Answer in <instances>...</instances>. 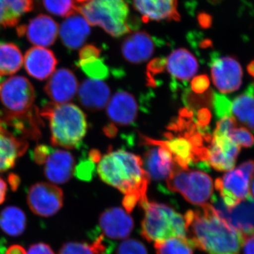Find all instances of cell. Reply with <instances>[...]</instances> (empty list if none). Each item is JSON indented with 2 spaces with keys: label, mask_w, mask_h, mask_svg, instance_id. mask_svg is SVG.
Masks as SVG:
<instances>
[{
  "label": "cell",
  "mask_w": 254,
  "mask_h": 254,
  "mask_svg": "<svg viewBox=\"0 0 254 254\" xmlns=\"http://www.w3.org/2000/svg\"><path fill=\"white\" fill-rule=\"evenodd\" d=\"M143 141L150 146L142 160L145 173L154 181L168 180L175 168L173 155L161 141L143 137Z\"/></svg>",
  "instance_id": "cell-10"
},
{
  "label": "cell",
  "mask_w": 254,
  "mask_h": 254,
  "mask_svg": "<svg viewBox=\"0 0 254 254\" xmlns=\"http://www.w3.org/2000/svg\"><path fill=\"white\" fill-rule=\"evenodd\" d=\"M6 193H7V185L4 180L0 177V204L4 203L6 200Z\"/></svg>",
  "instance_id": "cell-50"
},
{
  "label": "cell",
  "mask_w": 254,
  "mask_h": 254,
  "mask_svg": "<svg viewBox=\"0 0 254 254\" xmlns=\"http://www.w3.org/2000/svg\"><path fill=\"white\" fill-rule=\"evenodd\" d=\"M40 115L49 122L51 143L75 149L81 146L88 130L86 115L72 103H45Z\"/></svg>",
  "instance_id": "cell-3"
},
{
  "label": "cell",
  "mask_w": 254,
  "mask_h": 254,
  "mask_svg": "<svg viewBox=\"0 0 254 254\" xmlns=\"http://www.w3.org/2000/svg\"><path fill=\"white\" fill-rule=\"evenodd\" d=\"M135 9L145 23L150 21H180L177 0H133Z\"/></svg>",
  "instance_id": "cell-18"
},
{
  "label": "cell",
  "mask_w": 254,
  "mask_h": 254,
  "mask_svg": "<svg viewBox=\"0 0 254 254\" xmlns=\"http://www.w3.org/2000/svg\"><path fill=\"white\" fill-rule=\"evenodd\" d=\"M165 62L166 59L165 58H155L148 64L147 76L149 81L153 80L155 74L163 72L165 67Z\"/></svg>",
  "instance_id": "cell-41"
},
{
  "label": "cell",
  "mask_w": 254,
  "mask_h": 254,
  "mask_svg": "<svg viewBox=\"0 0 254 254\" xmlns=\"http://www.w3.org/2000/svg\"><path fill=\"white\" fill-rule=\"evenodd\" d=\"M75 168L74 158L66 150L53 148L44 163V174L53 183H66L71 180Z\"/></svg>",
  "instance_id": "cell-19"
},
{
  "label": "cell",
  "mask_w": 254,
  "mask_h": 254,
  "mask_svg": "<svg viewBox=\"0 0 254 254\" xmlns=\"http://www.w3.org/2000/svg\"><path fill=\"white\" fill-rule=\"evenodd\" d=\"M76 64L91 79H105L109 75L108 66L99 58L79 60Z\"/></svg>",
  "instance_id": "cell-33"
},
{
  "label": "cell",
  "mask_w": 254,
  "mask_h": 254,
  "mask_svg": "<svg viewBox=\"0 0 254 254\" xmlns=\"http://www.w3.org/2000/svg\"><path fill=\"white\" fill-rule=\"evenodd\" d=\"M211 76L214 85L223 93L237 91L242 83V66L235 58L229 56L213 58Z\"/></svg>",
  "instance_id": "cell-11"
},
{
  "label": "cell",
  "mask_w": 254,
  "mask_h": 254,
  "mask_svg": "<svg viewBox=\"0 0 254 254\" xmlns=\"http://www.w3.org/2000/svg\"><path fill=\"white\" fill-rule=\"evenodd\" d=\"M167 185L169 190L181 193L187 201L194 205L205 204L213 193V180L208 175L176 165L167 180Z\"/></svg>",
  "instance_id": "cell-6"
},
{
  "label": "cell",
  "mask_w": 254,
  "mask_h": 254,
  "mask_svg": "<svg viewBox=\"0 0 254 254\" xmlns=\"http://www.w3.org/2000/svg\"><path fill=\"white\" fill-rule=\"evenodd\" d=\"M95 163L91 159L83 158L80 160L77 166L74 168L73 175L81 181L89 182L95 173Z\"/></svg>",
  "instance_id": "cell-35"
},
{
  "label": "cell",
  "mask_w": 254,
  "mask_h": 254,
  "mask_svg": "<svg viewBox=\"0 0 254 254\" xmlns=\"http://www.w3.org/2000/svg\"><path fill=\"white\" fill-rule=\"evenodd\" d=\"M198 21L200 27L208 28L212 24V17L206 13H200L198 16Z\"/></svg>",
  "instance_id": "cell-47"
},
{
  "label": "cell",
  "mask_w": 254,
  "mask_h": 254,
  "mask_svg": "<svg viewBox=\"0 0 254 254\" xmlns=\"http://www.w3.org/2000/svg\"><path fill=\"white\" fill-rule=\"evenodd\" d=\"M97 171L103 182L125 195L123 203L127 213L146 199L150 178L138 155L124 150L109 152L100 158Z\"/></svg>",
  "instance_id": "cell-2"
},
{
  "label": "cell",
  "mask_w": 254,
  "mask_h": 254,
  "mask_svg": "<svg viewBox=\"0 0 254 254\" xmlns=\"http://www.w3.org/2000/svg\"><path fill=\"white\" fill-rule=\"evenodd\" d=\"M232 115L237 123L254 130V93L247 91L232 103Z\"/></svg>",
  "instance_id": "cell-29"
},
{
  "label": "cell",
  "mask_w": 254,
  "mask_h": 254,
  "mask_svg": "<svg viewBox=\"0 0 254 254\" xmlns=\"http://www.w3.org/2000/svg\"><path fill=\"white\" fill-rule=\"evenodd\" d=\"M76 9L90 25L100 26L115 38L131 31L129 9L125 0H91Z\"/></svg>",
  "instance_id": "cell-5"
},
{
  "label": "cell",
  "mask_w": 254,
  "mask_h": 254,
  "mask_svg": "<svg viewBox=\"0 0 254 254\" xmlns=\"http://www.w3.org/2000/svg\"><path fill=\"white\" fill-rule=\"evenodd\" d=\"M186 235L195 249L206 254H240L244 234L228 223L211 204L189 210L185 216Z\"/></svg>",
  "instance_id": "cell-1"
},
{
  "label": "cell",
  "mask_w": 254,
  "mask_h": 254,
  "mask_svg": "<svg viewBox=\"0 0 254 254\" xmlns=\"http://www.w3.org/2000/svg\"><path fill=\"white\" fill-rule=\"evenodd\" d=\"M53 148L48 145L41 144L37 145L32 152V158L38 165H43L46 163L47 158L51 153Z\"/></svg>",
  "instance_id": "cell-40"
},
{
  "label": "cell",
  "mask_w": 254,
  "mask_h": 254,
  "mask_svg": "<svg viewBox=\"0 0 254 254\" xmlns=\"http://www.w3.org/2000/svg\"><path fill=\"white\" fill-rule=\"evenodd\" d=\"M76 1H77L79 3H84L88 2V1H91V0H76Z\"/></svg>",
  "instance_id": "cell-55"
},
{
  "label": "cell",
  "mask_w": 254,
  "mask_h": 254,
  "mask_svg": "<svg viewBox=\"0 0 254 254\" xmlns=\"http://www.w3.org/2000/svg\"><path fill=\"white\" fill-rule=\"evenodd\" d=\"M16 31L18 36H26L31 44L45 48L54 44L59 26L53 18L40 14L30 20L28 24L18 26Z\"/></svg>",
  "instance_id": "cell-13"
},
{
  "label": "cell",
  "mask_w": 254,
  "mask_h": 254,
  "mask_svg": "<svg viewBox=\"0 0 254 254\" xmlns=\"http://www.w3.org/2000/svg\"><path fill=\"white\" fill-rule=\"evenodd\" d=\"M36 92L31 81L22 76L10 77L0 86V100L4 115L19 116L31 112L34 107Z\"/></svg>",
  "instance_id": "cell-7"
},
{
  "label": "cell",
  "mask_w": 254,
  "mask_h": 254,
  "mask_svg": "<svg viewBox=\"0 0 254 254\" xmlns=\"http://www.w3.org/2000/svg\"><path fill=\"white\" fill-rule=\"evenodd\" d=\"M99 225L105 236L112 240H124L131 233L134 223L126 210L115 207L102 213Z\"/></svg>",
  "instance_id": "cell-16"
},
{
  "label": "cell",
  "mask_w": 254,
  "mask_h": 254,
  "mask_svg": "<svg viewBox=\"0 0 254 254\" xmlns=\"http://www.w3.org/2000/svg\"><path fill=\"white\" fill-rule=\"evenodd\" d=\"M28 142L15 136L0 118V172L14 168L16 160L28 149Z\"/></svg>",
  "instance_id": "cell-22"
},
{
  "label": "cell",
  "mask_w": 254,
  "mask_h": 254,
  "mask_svg": "<svg viewBox=\"0 0 254 254\" xmlns=\"http://www.w3.org/2000/svg\"><path fill=\"white\" fill-rule=\"evenodd\" d=\"M213 107L215 115L219 120L226 117H232V101L226 96L214 93Z\"/></svg>",
  "instance_id": "cell-38"
},
{
  "label": "cell",
  "mask_w": 254,
  "mask_h": 254,
  "mask_svg": "<svg viewBox=\"0 0 254 254\" xmlns=\"http://www.w3.org/2000/svg\"><path fill=\"white\" fill-rule=\"evenodd\" d=\"M229 136L239 146L250 148L254 145V135L246 127H236Z\"/></svg>",
  "instance_id": "cell-36"
},
{
  "label": "cell",
  "mask_w": 254,
  "mask_h": 254,
  "mask_svg": "<svg viewBox=\"0 0 254 254\" xmlns=\"http://www.w3.org/2000/svg\"><path fill=\"white\" fill-rule=\"evenodd\" d=\"M78 83L74 73L68 68L55 71L47 82L44 91L55 103H67L74 98Z\"/></svg>",
  "instance_id": "cell-14"
},
{
  "label": "cell",
  "mask_w": 254,
  "mask_h": 254,
  "mask_svg": "<svg viewBox=\"0 0 254 254\" xmlns=\"http://www.w3.org/2000/svg\"><path fill=\"white\" fill-rule=\"evenodd\" d=\"M209 86H210V81L206 75H200L196 76L191 81L192 91L197 93H202L207 91Z\"/></svg>",
  "instance_id": "cell-42"
},
{
  "label": "cell",
  "mask_w": 254,
  "mask_h": 254,
  "mask_svg": "<svg viewBox=\"0 0 254 254\" xmlns=\"http://www.w3.org/2000/svg\"><path fill=\"white\" fill-rule=\"evenodd\" d=\"M108 250L103 236L100 235L91 245L81 242H66L62 246L58 254H106Z\"/></svg>",
  "instance_id": "cell-31"
},
{
  "label": "cell",
  "mask_w": 254,
  "mask_h": 254,
  "mask_svg": "<svg viewBox=\"0 0 254 254\" xmlns=\"http://www.w3.org/2000/svg\"><path fill=\"white\" fill-rule=\"evenodd\" d=\"M64 46L69 50L81 48L91 34L90 24L78 11L67 16L59 28Z\"/></svg>",
  "instance_id": "cell-20"
},
{
  "label": "cell",
  "mask_w": 254,
  "mask_h": 254,
  "mask_svg": "<svg viewBox=\"0 0 254 254\" xmlns=\"http://www.w3.org/2000/svg\"><path fill=\"white\" fill-rule=\"evenodd\" d=\"M24 67L31 77L43 81L55 71L58 60L52 50L43 47H33L24 56Z\"/></svg>",
  "instance_id": "cell-17"
},
{
  "label": "cell",
  "mask_w": 254,
  "mask_h": 254,
  "mask_svg": "<svg viewBox=\"0 0 254 254\" xmlns=\"http://www.w3.org/2000/svg\"><path fill=\"white\" fill-rule=\"evenodd\" d=\"M6 254H27V252L22 246L13 245L7 249Z\"/></svg>",
  "instance_id": "cell-49"
},
{
  "label": "cell",
  "mask_w": 254,
  "mask_h": 254,
  "mask_svg": "<svg viewBox=\"0 0 254 254\" xmlns=\"http://www.w3.org/2000/svg\"><path fill=\"white\" fill-rule=\"evenodd\" d=\"M0 118L5 127L11 129L9 131L15 136L36 141L41 138V128L44 123L42 121L40 110L36 107L26 115L13 116L1 113Z\"/></svg>",
  "instance_id": "cell-15"
},
{
  "label": "cell",
  "mask_w": 254,
  "mask_h": 254,
  "mask_svg": "<svg viewBox=\"0 0 254 254\" xmlns=\"http://www.w3.org/2000/svg\"><path fill=\"white\" fill-rule=\"evenodd\" d=\"M155 249L156 254H193L195 248L185 237L155 242Z\"/></svg>",
  "instance_id": "cell-32"
},
{
  "label": "cell",
  "mask_w": 254,
  "mask_h": 254,
  "mask_svg": "<svg viewBox=\"0 0 254 254\" xmlns=\"http://www.w3.org/2000/svg\"><path fill=\"white\" fill-rule=\"evenodd\" d=\"M101 50L94 45H86L79 51V60L92 59L99 58Z\"/></svg>",
  "instance_id": "cell-43"
},
{
  "label": "cell",
  "mask_w": 254,
  "mask_h": 254,
  "mask_svg": "<svg viewBox=\"0 0 254 254\" xmlns=\"http://www.w3.org/2000/svg\"><path fill=\"white\" fill-rule=\"evenodd\" d=\"M1 76H0V86H1Z\"/></svg>",
  "instance_id": "cell-56"
},
{
  "label": "cell",
  "mask_w": 254,
  "mask_h": 254,
  "mask_svg": "<svg viewBox=\"0 0 254 254\" xmlns=\"http://www.w3.org/2000/svg\"><path fill=\"white\" fill-rule=\"evenodd\" d=\"M122 53L128 63L140 64L150 59L154 53L151 36L145 31H138L127 36L122 45Z\"/></svg>",
  "instance_id": "cell-23"
},
{
  "label": "cell",
  "mask_w": 254,
  "mask_h": 254,
  "mask_svg": "<svg viewBox=\"0 0 254 254\" xmlns=\"http://www.w3.org/2000/svg\"><path fill=\"white\" fill-rule=\"evenodd\" d=\"M27 226L26 214L16 206H7L0 213V229L8 236H21Z\"/></svg>",
  "instance_id": "cell-28"
},
{
  "label": "cell",
  "mask_w": 254,
  "mask_h": 254,
  "mask_svg": "<svg viewBox=\"0 0 254 254\" xmlns=\"http://www.w3.org/2000/svg\"><path fill=\"white\" fill-rule=\"evenodd\" d=\"M33 9V0H0V26L14 27Z\"/></svg>",
  "instance_id": "cell-27"
},
{
  "label": "cell",
  "mask_w": 254,
  "mask_h": 254,
  "mask_svg": "<svg viewBox=\"0 0 254 254\" xmlns=\"http://www.w3.org/2000/svg\"><path fill=\"white\" fill-rule=\"evenodd\" d=\"M8 182H9L10 187L13 191H16L19 187L20 183H21V179L17 175L15 174H10L8 177Z\"/></svg>",
  "instance_id": "cell-48"
},
{
  "label": "cell",
  "mask_w": 254,
  "mask_h": 254,
  "mask_svg": "<svg viewBox=\"0 0 254 254\" xmlns=\"http://www.w3.org/2000/svg\"><path fill=\"white\" fill-rule=\"evenodd\" d=\"M23 58L21 50L16 45L0 42V76H9L19 71Z\"/></svg>",
  "instance_id": "cell-30"
},
{
  "label": "cell",
  "mask_w": 254,
  "mask_h": 254,
  "mask_svg": "<svg viewBox=\"0 0 254 254\" xmlns=\"http://www.w3.org/2000/svg\"><path fill=\"white\" fill-rule=\"evenodd\" d=\"M247 70H248L249 73L254 77V61L252 62V63L248 65Z\"/></svg>",
  "instance_id": "cell-53"
},
{
  "label": "cell",
  "mask_w": 254,
  "mask_h": 254,
  "mask_svg": "<svg viewBox=\"0 0 254 254\" xmlns=\"http://www.w3.org/2000/svg\"><path fill=\"white\" fill-rule=\"evenodd\" d=\"M140 205L144 210L141 234L145 240L157 242L187 237L185 217L171 207L148 198Z\"/></svg>",
  "instance_id": "cell-4"
},
{
  "label": "cell",
  "mask_w": 254,
  "mask_h": 254,
  "mask_svg": "<svg viewBox=\"0 0 254 254\" xmlns=\"http://www.w3.org/2000/svg\"><path fill=\"white\" fill-rule=\"evenodd\" d=\"M240 146L227 135L213 134L208 145L206 162L218 171H230L234 169Z\"/></svg>",
  "instance_id": "cell-12"
},
{
  "label": "cell",
  "mask_w": 254,
  "mask_h": 254,
  "mask_svg": "<svg viewBox=\"0 0 254 254\" xmlns=\"http://www.w3.org/2000/svg\"><path fill=\"white\" fill-rule=\"evenodd\" d=\"M115 254H148V252L140 241L128 239L119 245Z\"/></svg>",
  "instance_id": "cell-37"
},
{
  "label": "cell",
  "mask_w": 254,
  "mask_h": 254,
  "mask_svg": "<svg viewBox=\"0 0 254 254\" xmlns=\"http://www.w3.org/2000/svg\"><path fill=\"white\" fill-rule=\"evenodd\" d=\"M251 180L252 179L240 168L232 169L221 178L217 179L215 189L220 193L224 205L228 210L248 199Z\"/></svg>",
  "instance_id": "cell-9"
},
{
  "label": "cell",
  "mask_w": 254,
  "mask_h": 254,
  "mask_svg": "<svg viewBox=\"0 0 254 254\" xmlns=\"http://www.w3.org/2000/svg\"><path fill=\"white\" fill-rule=\"evenodd\" d=\"M217 203V211L220 216L225 219L230 225L240 230L243 234L251 233L254 232V203L237 205L235 208L228 210L220 202L215 201Z\"/></svg>",
  "instance_id": "cell-26"
},
{
  "label": "cell",
  "mask_w": 254,
  "mask_h": 254,
  "mask_svg": "<svg viewBox=\"0 0 254 254\" xmlns=\"http://www.w3.org/2000/svg\"><path fill=\"white\" fill-rule=\"evenodd\" d=\"M244 254H254V232L244 234Z\"/></svg>",
  "instance_id": "cell-45"
},
{
  "label": "cell",
  "mask_w": 254,
  "mask_h": 254,
  "mask_svg": "<svg viewBox=\"0 0 254 254\" xmlns=\"http://www.w3.org/2000/svg\"><path fill=\"white\" fill-rule=\"evenodd\" d=\"M165 68L175 79L189 81L198 72V60L188 50L179 48L169 55Z\"/></svg>",
  "instance_id": "cell-25"
},
{
  "label": "cell",
  "mask_w": 254,
  "mask_h": 254,
  "mask_svg": "<svg viewBox=\"0 0 254 254\" xmlns=\"http://www.w3.org/2000/svg\"><path fill=\"white\" fill-rule=\"evenodd\" d=\"M245 174H247L251 179L254 175V160H248L242 164L239 167Z\"/></svg>",
  "instance_id": "cell-46"
},
{
  "label": "cell",
  "mask_w": 254,
  "mask_h": 254,
  "mask_svg": "<svg viewBox=\"0 0 254 254\" xmlns=\"http://www.w3.org/2000/svg\"><path fill=\"white\" fill-rule=\"evenodd\" d=\"M208 1L210 3V4H219L222 0H208Z\"/></svg>",
  "instance_id": "cell-54"
},
{
  "label": "cell",
  "mask_w": 254,
  "mask_h": 254,
  "mask_svg": "<svg viewBox=\"0 0 254 254\" xmlns=\"http://www.w3.org/2000/svg\"><path fill=\"white\" fill-rule=\"evenodd\" d=\"M45 9L61 17H67L76 11V6L73 0H41Z\"/></svg>",
  "instance_id": "cell-34"
},
{
  "label": "cell",
  "mask_w": 254,
  "mask_h": 254,
  "mask_svg": "<svg viewBox=\"0 0 254 254\" xmlns=\"http://www.w3.org/2000/svg\"><path fill=\"white\" fill-rule=\"evenodd\" d=\"M27 254H55L54 251L47 244L40 243L34 244L29 247Z\"/></svg>",
  "instance_id": "cell-44"
},
{
  "label": "cell",
  "mask_w": 254,
  "mask_h": 254,
  "mask_svg": "<svg viewBox=\"0 0 254 254\" xmlns=\"http://www.w3.org/2000/svg\"><path fill=\"white\" fill-rule=\"evenodd\" d=\"M101 154L98 150H92L89 153V158L92 161L94 162L95 163H98L100 158H101Z\"/></svg>",
  "instance_id": "cell-51"
},
{
  "label": "cell",
  "mask_w": 254,
  "mask_h": 254,
  "mask_svg": "<svg viewBox=\"0 0 254 254\" xmlns=\"http://www.w3.org/2000/svg\"><path fill=\"white\" fill-rule=\"evenodd\" d=\"M250 194L254 199V175L250 182Z\"/></svg>",
  "instance_id": "cell-52"
},
{
  "label": "cell",
  "mask_w": 254,
  "mask_h": 254,
  "mask_svg": "<svg viewBox=\"0 0 254 254\" xmlns=\"http://www.w3.org/2000/svg\"><path fill=\"white\" fill-rule=\"evenodd\" d=\"M237 124L238 123L234 117H226L220 119L217 123L213 134L229 136L230 132L237 127Z\"/></svg>",
  "instance_id": "cell-39"
},
{
  "label": "cell",
  "mask_w": 254,
  "mask_h": 254,
  "mask_svg": "<svg viewBox=\"0 0 254 254\" xmlns=\"http://www.w3.org/2000/svg\"><path fill=\"white\" fill-rule=\"evenodd\" d=\"M107 113L114 124L127 126L134 123L138 115V104L134 97L125 91L114 94L108 103Z\"/></svg>",
  "instance_id": "cell-21"
},
{
  "label": "cell",
  "mask_w": 254,
  "mask_h": 254,
  "mask_svg": "<svg viewBox=\"0 0 254 254\" xmlns=\"http://www.w3.org/2000/svg\"><path fill=\"white\" fill-rule=\"evenodd\" d=\"M78 101L83 108L91 111L103 109L110 98L109 86L101 80L87 79L78 88Z\"/></svg>",
  "instance_id": "cell-24"
},
{
  "label": "cell",
  "mask_w": 254,
  "mask_h": 254,
  "mask_svg": "<svg viewBox=\"0 0 254 254\" xmlns=\"http://www.w3.org/2000/svg\"><path fill=\"white\" fill-rule=\"evenodd\" d=\"M27 203L33 213L43 218H49L63 208V190L52 184L38 182L30 187Z\"/></svg>",
  "instance_id": "cell-8"
}]
</instances>
